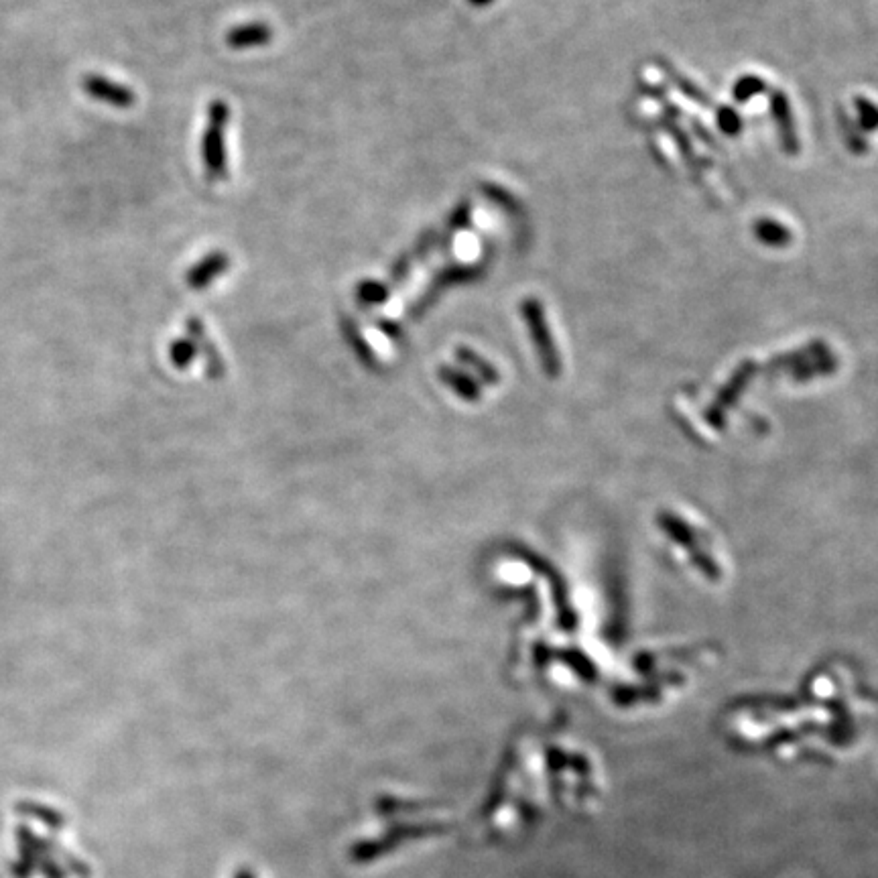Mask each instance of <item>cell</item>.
Segmentation results:
<instances>
[{"instance_id":"obj_1","label":"cell","mask_w":878,"mask_h":878,"mask_svg":"<svg viewBox=\"0 0 878 878\" xmlns=\"http://www.w3.org/2000/svg\"><path fill=\"white\" fill-rule=\"evenodd\" d=\"M230 106L224 100H212L208 104V122L202 137V159L204 169L210 181H226L228 171V155H226V129L230 124Z\"/></svg>"},{"instance_id":"obj_2","label":"cell","mask_w":878,"mask_h":878,"mask_svg":"<svg viewBox=\"0 0 878 878\" xmlns=\"http://www.w3.org/2000/svg\"><path fill=\"white\" fill-rule=\"evenodd\" d=\"M657 523L677 545H681V547H685L689 551V557H692V561L696 563V568L708 580H720L718 563L698 545V537H696L692 527H689L687 523H683L679 517H675L671 513H661Z\"/></svg>"},{"instance_id":"obj_3","label":"cell","mask_w":878,"mask_h":878,"mask_svg":"<svg viewBox=\"0 0 878 878\" xmlns=\"http://www.w3.org/2000/svg\"><path fill=\"white\" fill-rule=\"evenodd\" d=\"M486 271V263H476V265H448L442 271H437L435 277L431 279V283L427 285V289L421 293V297L415 301L411 313L413 316H419L421 311H425L431 303L437 301V297L442 295L446 289L456 287V285H466L472 281H478L484 277Z\"/></svg>"},{"instance_id":"obj_4","label":"cell","mask_w":878,"mask_h":878,"mask_svg":"<svg viewBox=\"0 0 878 878\" xmlns=\"http://www.w3.org/2000/svg\"><path fill=\"white\" fill-rule=\"evenodd\" d=\"M82 86L90 98H94L102 104L114 106V108H131L137 102V94L131 88L122 86L118 82H112L110 78H104L98 74L86 76Z\"/></svg>"},{"instance_id":"obj_5","label":"cell","mask_w":878,"mask_h":878,"mask_svg":"<svg viewBox=\"0 0 878 878\" xmlns=\"http://www.w3.org/2000/svg\"><path fill=\"white\" fill-rule=\"evenodd\" d=\"M523 313H525V318L529 322V328H531V334L535 338V344H537V348H539V352L543 356V364H545L547 372L555 374L559 370V360H557L555 348H553V344L549 340V332H547V326H545V320H543L541 305L537 301H525Z\"/></svg>"},{"instance_id":"obj_6","label":"cell","mask_w":878,"mask_h":878,"mask_svg":"<svg viewBox=\"0 0 878 878\" xmlns=\"http://www.w3.org/2000/svg\"><path fill=\"white\" fill-rule=\"evenodd\" d=\"M230 269V257L222 250H214V253L206 255L200 263H196L185 275L187 285L200 291L212 285L220 275H224Z\"/></svg>"},{"instance_id":"obj_7","label":"cell","mask_w":878,"mask_h":878,"mask_svg":"<svg viewBox=\"0 0 878 878\" xmlns=\"http://www.w3.org/2000/svg\"><path fill=\"white\" fill-rule=\"evenodd\" d=\"M273 41V29L267 23H244L238 27H232L226 33V45L230 49L242 51L250 47H263Z\"/></svg>"},{"instance_id":"obj_8","label":"cell","mask_w":878,"mask_h":878,"mask_svg":"<svg viewBox=\"0 0 878 878\" xmlns=\"http://www.w3.org/2000/svg\"><path fill=\"white\" fill-rule=\"evenodd\" d=\"M746 379H748V374H746V368H744V370H740V372L734 376V379L728 383V387L722 391V395H720V397L714 401V405L708 409L706 417H708V421H710L712 427H722L724 413H726V409H728L732 403H736V399L740 397V391H742Z\"/></svg>"},{"instance_id":"obj_9","label":"cell","mask_w":878,"mask_h":878,"mask_svg":"<svg viewBox=\"0 0 878 878\" xmlns=\"http://www.w3.org/2000/svg\"><path fill=\"white\" fill-rule=\"evenodd\" d=\"M472 208H474V206H472L470 200H462V202L454 208L452 216L448 218L444 238H437V248H439V250H444V253H446V250H450V248H452V240H454V236L470 226V222H472Z\"/></svg>"},{"instance_id":"obj_10","label":"cell","mask_w":878,"mask_h":878,"mask_svg":"<svg viewBox=\"0 0 878 878\" xmlns=\"http://www.w3.org/2000/svg\"><path fill=\"white\" fill-rule=\"evenodd\" d=\"M356 297H358L362 303L376 305V303H383V301H387V299L391 297V289H389V285H385V283H381V281L364 279V281H360V283L356 285Z\"/></svg>"},{"instance_id":"obj_11","label":"cell","mask_w":878,"mask_h":878,"mask_svg":"<svg viewBox=\"0 0 878 878\" xmlns=\"http://www.w3.org/2000/svg\"><path fill=\"white\" fill-rule=\"evenodd\" d=\"M417 263L411 259V255L409 253H405V255H401L397 261H395V265H393V269H391V273H389V279H391V285L393 287H397V285H401V283H405L407 281V277L411 275V271H413V267H415Z\"/></svg>"},{"instance_id":"obj_12","label":"cell","mask_w":878,"mask_h":878,"mask_svg":"<svg viewBox=\"0 0 878 878\" xmlns=\"http://www.w3.org/2000/svg\"><path fill=\"white\" fill-rule=\"evenodd\" d=\"M192 354H194V346H192L190 342H177V344L173 346V358H175V362L185 364L187 360L192 358Z\"/></svg>"},{"instance_id":"obj_13","label":"cell","mask_w":878,"mask_h":878,"mask_svg":"<svg viewBox=\"0 0 878 878\" xmlns=\"http://www.w3.org/2000/svg\"><path fill=\"white\" fill-rule=\"evenodd\" d=\"M470 5H474V7H486V5H490L492 0H468Z\"/></svg>"}]
</instances>
